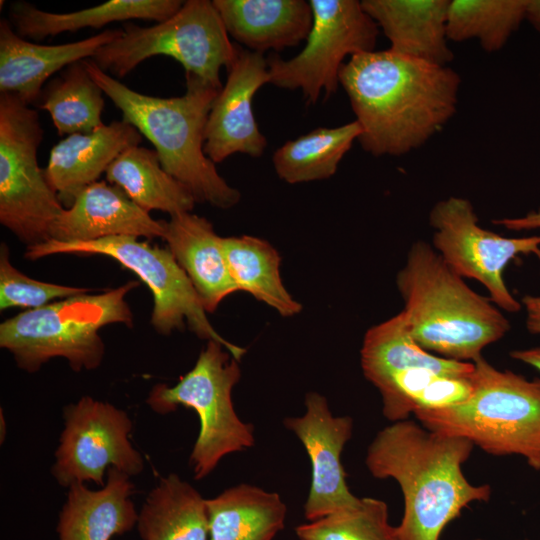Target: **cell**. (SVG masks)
<instances>
[{"label":"cell","instance_id":"4316f807","mask_svg":"<svg viewBox=\"0 0 540 540\" xmlns=\"http://www.w3.org/2000/svg\"><path fill=\"white\" fill-rule=\"evenodd\" d=\"M105 174L107 182L148 213L159 210L174 216L192 212L197 203L190 190L163 169L157 152L146 147L127 149Z\"/></svg>","mask_w":540,"mask_h":540},{"label":"cell","instance_id":"9a60e30c","mask_svg":"<svg viewBox=\"0 0 540 540\" xmlns=\"http://www.w3.org/2000/svg\"><path fill=\"white\" fill-rule=\"evenodd\" d=\"M226 70V82L212 104L204 133V152L215 164L235 153L261 157L267 146L253 112L256 92L270 83L267 58L237 45Z\"/></svg>","mask_w":540,"mask_h":540},{"label":"cell","instance_id":"f546056e","mask_svg":"<svg viewBox=\"0 0 540 540\" xmlns=\"http://www.w3.org/2000/svg\"><path fill=\"white\" fill-rule=\"evenodd\" d=\"M103 94L82 60L49 82L39 106L50 114L59 135L90 133L104 124Z\"/></svg>","mask_w":540,"mask_h":540},{"label":"cell","instance_id":"f1b7e54d","mask_svg":"<svg viewBox=\"0 0 540 540\" xmlns=\"http://www.w3.org/2000/svg\"><path fill=\"white\" fill-rule=\"evenodd\" d=\"M360 135L356 120L334 128H316L275 150V172L289 184L328 179Z\"/></svg>","mask_w":540,"mask_h":540},{"label":"cell","instance_id":"484cf974","mask_svg":"<svg viewBox=\"0 0 540 540\" xmlns=\"http://www.w3.org/2000/svg\"><path fill=\"white\" fill-rule=\"evenodd\" d=\"M137 528L143 540H209L206 499L171 473L147 496Z\"/></svg>","mask_w":540,"mask_h":540},{"label":"cell","instance_id":"ba28073f","mask_svg":"<svg viewBox=\"0 0 540 540\" xmlns=\"http://www.w3.org/2000/svg\"><path fill=\"white\" fill-rule=\"evenodd\" d=\"M238 362L222 344L209 340L194 367L175 385L157 384L148 395V405L159 414L179 406L197 413L200 431L189 459L197 480L224 456L254 446V427L238 417L232 402V389L241 377Z\"/></svg>","mask_w":540,"mask_h":540},{"label":"cell","instance_id":"d6a6232c","mask_svg":"<svg viewBox=\"0 0 540 540\" xmlns=\"http://www.w3.org/2000/svg\"><path fill=\"white\" fill-rule=\"evenodd\" d=\"M91 292L90 288L48 283L30 278L9 259L5 243L0 246V310L40 308L55 299H64Z\"/></svg>","mask_w":540,"mask_h":540},{"label":"cell","instance_id":"cb8c5ba5","mask_svg":"<svg viewBox=\"0 0 540 540\" xmlns=\"http://www.w3.org/2000/svg\"><path fill=\"white\" fill-rule=\"evenodd\" d=\"M206 505L209 540H273L287 515L278 493L246 483L206 499Z\"/></svg>","mask_w":540,"mask_h":540},{"label":"cell","instance_id":"83f0119b","mask_svg":"<svg viewBox=\"0 0 540 540\" xmlns=\"http://www.w3.org/2000/svg\"><path fill=\"white\" fill-rule=\"evenodd\" d=\"M230 275L239 291L275 309L283 317L302 310L286 290L280 275V256L267 241L254 236L222 237Z\"/></svg>","mask_w":540,"mask_h":540},{"label":"cell","instance_id":"603a6c76","mask_svg":"<svg viewBox=\"0 0 540 540\" xmlns=\"http://www.w3.org/2000/svg\"><path fill=\"white\" fill-rule=\"evenodd\" d=\"M181 0H111L97 6L66 13L47 12L25 1L11 3L9 22L25 38L42 40L63 32L101 28L112 22L133 19L162 22L183 5Z\"/></svg>","mask_w":540,"mask_h":540},{"label":"cell","instance_id":"44dd1931","mask_svg":"<svg viewBox=\"0 0 540 540\" xmlns=\"http://www.w3.org/2000/svg\"><path fill=\"white\" fill-rule=\"evenodd\" d=\"M228 34L248 50L263 54L297 46L312 26L305 0H213Z\"/></svg>","mask_w":540,"mask_h":540},{"label":"cell","instance_id":"30bf717a","mask_svg":"<svg viewBox=\"0 0 540 540\" xmlns=\"http://www.w3.org/2000/svg\"><path fill=\"white\" fill-rule=\"evenodd\" d=\"M43 135L35 109L0 93V223L27 247L50 240L65 209L38 163Z\"/></svg>","mask_w":540,"mask_h":540},{"label":"cell","instance_id":"277c9868","mask_svg":"<svg viewBox=\"0 0 540 540\" xmlns=\"http://www.w3.org/2000/svg\"><path fill=\"white\" fill-rule=\"evenodd\" d=\"M396 285L412 337L432 354L475 362L510 330L490 298L472 290L425 241L411 246Z\"/></svg>","mask_w":540,"mask_h":540},{"label":"cell","instance_id":"52a82bcc","mask_svg":"<svg viewBox=\"0 0 540 540\" xmlns=\"http://www.w3.org/2000/svg\"><path fill=\"white\" fill-rule=\"evenodd\" d=\"M236 48L212 1L187 0L174 15L155 25L126 23L120 35L102 46L91 60L118 79L148 58L164 55L179 62L185 75L220 90L221 68L232 63Z\"/></svg>","mask_w":540,"mask_h":540},{"label":"cell","instance_id":"8fae6325","mask_svg":"<svg viewBox=\"0 0 540 540\" xmlns=\"http://www.w3.org/2000/svg\"><path fill=\"white\" fill-rule=\"evenodd\" d=\"M312 26L300 53L284 60L277 53L267 58L270 84L301 90L307 104L321 93L334 94L347 57L373 51L379 27L365 12L361 1L310 0Z\"/></svg>","mask_w":540,"mask_h":540},{"label":"cell","instance_id":"836d02e7","mask_svg":"<svg viewBox=\"0 0 540 540\" xmlns=\"http://www.w3.org/2000/svg\"><path fill=\"white\" fill-rule=\"evenodd\" d=\"M492 223L511 231L538 229L540 228V208L521 217L495 219Z\"/></svg>","mask_w":540,"mask_h":540},{"label":"cell","instance_id":"9c48e42d","mask_svg":"<svg viewBox=\"0 0 540 540\" xmlns=\"http://www.w3.org/2000/svg\"><path fill=\"white\" fill-rule=\"evenodd\" d=\"M58 254L103 255L132 271L152 293L151 324L159 334L170 335L188 325L199 338L222 344L238 361L246 353L214 329L193 284L168 248L130 236L72 242L50 239L26 247L25 258L34 261Z\"/></svg>","mask_w":540,"mask_h":540},{"label":"cell","instance_id":"1f68e13d","mask_svg":"<svg viewBox=\"0 0 540 540\" xmlns=\"http://www.w3.org/2000/svg\"><path fill=\"white\" fill-rule=\"evenodd\" d=\"M295 533L300 540H400L397 526L389 523L387 504L371 497L298 525Z\"/></svg>","mask_w":540,"mask_h":540},{"label":"cell","instance_id":"d4e9b609","mask_svg":"<svg viewBox=\"0 0 540 540\" xmlns=\"http://www.w3.org/2000/svg\"><path fill=\"white\" fill-rule=\"evenodd\" d=\"M361 367L374 386L389 375L412 367H428L451 376H470L473 362L440 357L424 350L412 337L403 311L369 328L363 339Z\"/></svg>","mask_w":540,"mask_h":540},{"label":"cell","instance_id":"5bb4252c","mask_svg":"<svg viewBox=\"0 0 540 540\" xmlns=\"http://www.w3.org/2000/svg\"><path fill=\"white\" fill-rule=\"evenodd\" d=\"M302 416L288 417L284 426L303 444L311 463V483L304 504L308 521L320 519L359 500L346 482L341 454L353 432L350 416H334L327 399L317 393L305 396Z\"/></svg>","mask_w":540,"mask_h":540},{"label":"cell","instance_id":"ffe728a7","mask_svg":"<svg viewBox=\"0 0 540 540\" xmlns=\"http://www.w3.org/2000/svg\"><path fill=\"white\" fill-rule=\"evenodd\" d=\"M162 239L185 271L206 312L239 291L226 262L222 237L206 218L184 212L164 222Z\"/></svg>","mask_w":540,"mask_h":540},{"label":"cell","instance_id":"7a4b0ae2","mask_svg":"<svg viewBox=\"0 0 540 540\" xmlns=\"http://www.w3.org/2000/svg\"><path fill=\"white\" fill-rule=\"evenodd\" d=\"M474 444L412 420L392 422L370 443L365 465L377 479L392 478L404 498L400 540H439L442 531L472 502L488 501L489 485H473L462 465Z\"/></svg>","mask_w":540,"mask_h":540},{"label":"cell","instance_id":"8d00e7d4","mask_svg":"<svg viewBox=\"0 0 540 540\" xmlns=\"http://www.w3.org/2000/svg\"><path fill=\"white\" fill-rule=\"evenodd\" d=\"M533 28L540 33V0H529L526 18Z\"/></svg>","mask_w":540,"mask_h":540},{"label":"cell","instance_id":"4fadbf2b","mask_svg":"<svg viewBox=\"0 0 540 540\" xmlns=\"http://www.w3.org/2000/svg\"><path fill=\"white\" fill-rule=\"evenodd\" d=\"M65 426L55 452L52 474L63 487L94 482L104 485L106 469L129 476L142 472L144 461L132 446V422L112 404L84 396L64 408Z\"/></svg>","mask_w":540,"mask_h":540},{"label":"cell","instance_id":"d590c367","mask_svg":"<svg viewBox=\"0 0 540 540\" xmlns=\"http://www.w3.org/2000/svg\"><path fill=\"white\" fill-rule=\"evenodd\" d=\"M510 357L540 371V346L513 350L510 352Z\"/></svg>","mask_w":540,"mask_h":540},{"label":"cell","instance_id":"4dcf8cb0","mask_svg":"<svg viewBox=\"0 0 540 540\" xmlns=\"http://www.w3.org/2000/svg\"><path fill=\"white\" fill-rule=\"evenodd\" d=\"M529 0H450L449 41L477 40L488 53L501 50L526 18Z\"/></svg>","mask_w":540,"mask_h":540},{"label":"cell","instance_id":"d6986e66","mask_svg":"<svg viewBox=\"0 0 540 540\" xmlns=\"http://www.w3.org/2000/svg\"><path fill=\"white\" fill-rule=\"evenodd\" d=\"M450 0H363L362 7L390 42L392 52L448 66Z\"/></svg>","mask_w":540,"mask_h":540},{"label":"cell","instance_id":"ac0fdd59","mask_svg":"<svg viewBox=\"0 0 540 540\" xmlns=\"http://www.w3.org/2000/svg\"><path fill=\"white\" fill-rule=\"evenodd\" d=\"M141 141L142 134L123 120L103 124L90 133L68 135L52 147L45 176L61 202L70 206L114 160Z\"/></svg>","mask_w":540,"mask_h":540},{"label":"cell","instance_id":"e0dca14e","mask_svg":"<svg viewBox=\"0 0 540 540\" xmlns=\"http://www.w3.org/2000/svg\"><path fill=\"white\" fill-rule=\"evenodd\" d=\"M121 29H106L86 39L41 45L19 36L7 19L0 20V93L18 96L27 104L36 102L44 83L69 65L91 59Z\"/></svg>","mask_w":540,"mask_h":540},{"label":"cell","instance_id":"8992f818","mask_svg":"<svg viewBox=\"0 0 540 540\" xmlns=\"http://www.w3.org/2000/svg\"><path fill=\"white\" fill-rule=\"evenodd\" d=\"M138 285L132 280L102 293L76 295L25 310L0 324V346L29 373L57 357L66 359L76 372L93 370L105 353L100 329L117 323L133 326L126 297Z\"/></svg>","mask_w":540,"mask_h":540},{"label":"cell","instance_id":"2e32d148","mask_svg":"<svg viewBox=\"0 0 540 540\" xmlns=\"http://www.w3.org/2000/svg\"><path fill=\"white\" fill-rule=\"evenodd\" d=\"M164 222L152 218L119 187L97 181L63 210L51 227L50 239L72 242L120 236L162 238Z\"/></svg>","mask_w":540,"mask_h":540},{"label":"cell","instance_id":"5b68a950","mask_svg":"<svg viewBox=\"0 0 540 540\" xmlns=\"http://www.w3.org/2000/svg\"><path fill=\"white\" fill-rule=\"evenodd\" d=\"M472 391L456 405L414 412L425 428L470 440L494 456H522L540 471V378L473 362Z\"/></svg>","mask_w":540,"mask_h":540},{"label":"cell","instance_id":"7c38bea8","mask_svg":"<svg viewBox=\"0 0 540 540\" xmlns=\"http://www.w3.org/2000/svg\"><path fill=\"white\" fill-rule=\"evenodd\" d=\"M429 224L434 230L432 246L451 270L481 283L500 310L522 309L507 288L504 271L518 255L532 254L540 260V235L508 238L487 230L478 224L472 203L458 196L437 202Z\"/></svg>","mask_w":540,"mask_h":540},{"label":"cell","instance_id":"7402d4cb","mask_svg":"<svg viewBox=\"0 0 540 540\" xmlns=\"http://www.w3.org/2000/svg\"><path fill=\"white\" fill-rule=\"evenodd\" d=\"M130 476L111 467L106 484L90 490L84 483L69 487L59 515V540H110L137 525L138 513L130 496Z\"/></svg>","mask_w":540,"mask_h":540},{"label":"cell","instance_id":"3957f363","mask_svg":"<svg viewBox=\"0 0 540 540\" xmlns=\"http://www.w3.org/2000/svg\"><path fill=\"white\" fill-rule=\"evenodd\" d=\"M84 64L94 81L154 146L163 169L185 185L197 203L228 209L240 201V192L218 173L204 152V133L219 91L203 80L185 75L182 96L161 98L130 89L102 71L91 59Z\"/></svg>","mask_w":540,"mask_h":540},{"label":"cell","instance_id":"e575fe53","mask_svg":"<svg viewBox=\"0 0 540 540\" xmlns=\"http://www.w3.org/2000/svg\"><path fill=\"white\" fill-rule=\"evenodd\" d=\"M521 304L526 312V329L531 334L540 335V296L525 295Z\"/></svg>","mask_w":540,"mask_h":540},{"label":"cell","instance_id":"6da1fadb","mask_svg":"<svg viewBox=\"0 0 540 540\" xmlns=\"http://www.w3.org/2000/svg\"><path fill=\"white\" fill-rule=\"evenodd\" d=\"M339 83L356 121L358 141L375 157L418 149L457 111L460 75L449 66L380 50L351 56Z\"/></svg>","mask_w":540,"mask_h":540}]
</instances>
